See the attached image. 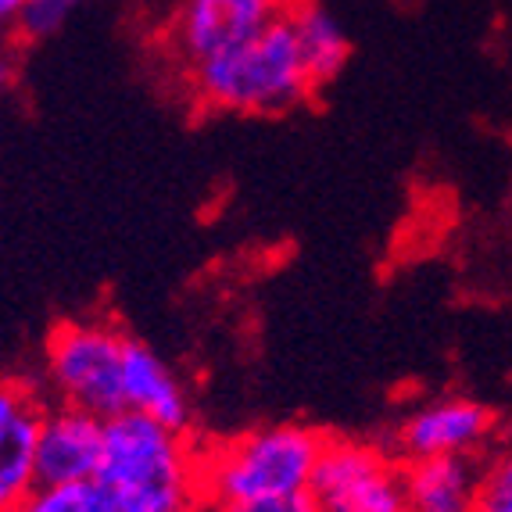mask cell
<instances>
[{
	"instance_id": "6da1fadb",
	"label": "cell",
	"mask_w": 512,
	"mask_h": 512,
	"mask_svg": "<svg viewBox=\"0 0 512 512\" xmlns=\"http://www.w3.org/2000/svg\"><path fill=\"white\" fill-rule=\"evenodd\" d=\"M97 480L108 487L115 512H201V452L190 434L169 430L140 412L104 419Z\"/></svg>"
},
{
	"instance_id": "7a4b0ae2",
	"label": "cell",
	"mask_w": 512,
	"mask_h": 512,
	"mask_svg": "<svg viewBox=\"0 0 512 512\" xmlns=\"http://www.w3.org/2000/svg\"><path fill=\"white\" fill-rule=\"evenodd\" d=\"M194 94L205 108L233 115H287L316 94L301 69L287 15L251 40L194 65Z\"/></svg>"
},
{
	"instance_id": "3957f363",
	"label": "cell",
	"mask_w": 512,
	"mask_h": 512,
	"mask_svg": "<svg viewBox=\"0 0 512 512\" xmlns=\"http://www.w3.org/2000/svg\"><path fill=\"white\" fill-rule=\"evenodd\" d=\"M326 434L298 423L262 427L215 441L201 452V491L205 502H240V498L298 495L308 491Z\"/></svg>"
},
{
	"instance_id": "277c9868",
	"label": "cell",
	"mask_w": 512,
	"mask_h": 512,
	"mask_svg": "<svg viewBox=\"0 0 512 512\" xmlns=\"http://www.w3.org/2000/svg\"><path fill=\"white\" fill-rule=\"evenodd\" d=\"M122 344L126 333L108 319H69L47 337V380L65 405L108 419L122 405Z\"/></svg>"
},
{
	"instance_id": "5b68a950",
	"label": "cell",
	"mask_w": 512,
	"mask_h": 512,
	"mask_svg": "<svg viewBox=\"0 0 512 512\" xmlns=\"http://www.w3.org/2000/svg\"><path fill=\"white\" fill-rule=\"evenodd\" d=\"M308 495L319 512H405L402 462L355 437H326Z\"/></svg>"
},
{
	"instance_id": "8992f818",
	"label": "cell",
	"mask_w": 512,
	"mask_h": 512,
	"mask_svg": "<svg viewBox=\"0 0 512 512\" xmlns=\"http://www.w3.org/2000/svg\"><path fill=\"white\" fill-rule=\"evenodd\" d=\"M498 437V416L477 398L448 394L419 405L398 423L391 437V455L398 462L441 459V455H473L480 459L484 448Z\"/></svg>"
},
{
	"instance_id": "52a82bcc",
	"label": "cell",
	"mask_w": 512,
	"mask_h": 512,
	"mask_svg": "<svg viewBox=\"0 0 512 512\" xmlns=\"http://www.w3.org/2000/svg\"><path fill=\"white\" fill-rule=\"evenodd\" d=\"M283 8L276 0H180L172 40L190 69L262 33Z\"/></svg>"
},
{
	"instance_id": "ba28073f",
	"label": "cell",
	"mask_w": 512,
	"mask_h": 512,
	"mask_svg": "<svg viewBox=\"0 0 512 512\" xmlns=\"http://www.w3.org/2000/svg\"><path fill=\"white\" fill-rule=\"evenodd\" d=\"M43 405L18 376H0V512H15L36 487Z\"/></svg>"
},
{
	"instance_id": "9c48e42d",
	"label": "cell",
	"mask_w": 512,
	"mask_h": 512,
	"mask_svg": "<svg viewBox=\"0 0 512 512\" xmlns=\"http://www.w3.org/2000/svg\"><path fill=\"white\" fill-rule=\"evenodd\" d=\"M104 448V419L94 412L61 402L54 412L43 409L36 437V484H76L94 480Z\"/></svg>"
},
{
	"instance_id": "30bf717a",
	"label": "cell",
	"mask_w": 512,
	"mask_h": 512,
	"mask_svg": "<svg viewBox=\"0 0 512 512\" xmlns=\"http://www.w3.org/2000/svg\"><path fill=\"white\" fill-rule=\"evenodd\" d=\"M122 405L129 412L154 419L169 430L187 434L194 409H190L187 387L169 366H165L144 341L129 337L122 344Z\"/></svg>"
},
{
	"instance_id": "8fae6325",
	"label": "cell",
	"mask_w": 512,
	"mask_h": 512,
	"mask_svg": "<svg viewBox=\"0 0 512 512\" xmlns=\"http://www.w3.org/2000/svg\"><path fill=\"white\" fill-rule=\"evenodd\" d=\"M477 462L473 455L402 462L405 512H473Z\"/></svg>"
},
{
	"instance_id": "7c38bea8",
	"label": "cell",
	"mask_w": 512,
	"mask_h": 512,
	"mask_svg": "<svg viewBox=\"0 0 512 512\" xmlns=\"http://www.w3.org/2000/svg\"><path fill=\"white\" fill-rule=\"evenodd\" d=\"M287 22H291L294 43L301 54V69H305L312 90H323L326 83L341 76V69L348 65L351 43L344 36L341 22L316 4V0H294L287 4Z\"/></svg>"
},
{
	"instance_id": "4fadbf2b",
	"label": "cell",
	"mask_w": 512,
	"mask_h": 512,
	"mask_svg": "<svg viewBox=\"0 0 512 512\" xmlns=\"http://www.w3.org/2000/svg\"><path fill=\"white\" fill-rule=\"evenodd\" d=\"M15 512H115V502L94 477L76 484H36Z\"/></svg>"
},
{
	"instance_id": "5bb4252c",
	"label": "cell",
	"mask_w": 512,
	"mask_h": 512,
	"mask_svg": "<svg viewBox=\"0 0 512 512\" xmlns=\"http://www.w3.org/2000/svg\"><path fill=\"white\" fill-rule=\"evenodd\" d=\"M473 512H512V441L477 462Z\"/></svg>"
},
{
	"instance_id": "9a60e30c",
	"label": "cell",
	"mask_w": 512,
	"mask_h": 512,
	"mask_svg": "<svg viewBox=\"0 0 512 512\" xmlns=\"http://www.w3.org/2000/svg\"><path fill=\"white\" fill-rule=\"evenodd\" d=\"M86 0H26L18 11V33L26 40H47L69 26V18L83 8Z\"/></svg>"
},
{
	"instance_id": "2e32d148",
	"label": "cell",
	"mask_w": 512,
	"mask_h": 512,
	"mask_svg": "<svg viewBox=\"0 0 512 512\" xmlns=\"http://www.w3.org/2000/svg\"><path fill=\"white\" fill-rule=\"evenodd\" d=\"M205 512H319L308 491L298 495H265V498H240V502H212Z\"/></svg>"
},
{
	"instance_id": "e0dca14e",
	"label": "cell",
	"mask_w": 512,
	"mask_h": 512,
	"mask_svg": "<svg viewBox=\"0 0 512 512\" xmlns=\"http://www.w3.org/2000/svg\"><path fill=\"white\" fill-rule=\"evenodd\" d=\"M26 0H0V22H15Z\"/></svg>"
},
{
	"instance_id": "ac0fdd59",
	"label": "cell",
	"mask_w": 512,
	"mask_h": 512,
	"mask_svg": "<svg viewBox=\"0 0 512 512\" xmlns=\"http://www.w3.org/2000/svg\"><path fill=\"white\" fill-rule=\"evenodd\" d=\"M11 79V65H8V58H0V86L8 83Z\"/></svg>"
},
{
	"instance_id": "d6986e66",
	"label": "cell",
	"mask_w": 512,
	"mask_h": 512,
	"mask_svg": "<svg viewBox=\"0 0 512 512\" xmlns=\"http://www.w3.org/2000/svg\"><path fill=\"white\" fill-rule=\"evenodd\" d=\"M276 4H280V8L287 11V4H294V0H276Z\"/></svg>"
}]
</instances>
